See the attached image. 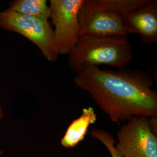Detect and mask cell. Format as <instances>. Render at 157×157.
Segmentation results:
<instances>
[{"mask_svg": "<svg viewBox=\"0 0 157 157\" xmlns=\"http://www.w3.org/2000/svg\"><path fill=\"white\" fill-rule=\"evenodd\" d=\"M74 82L117 124L132 117H157V91L152 89L151 78L144 72L88 67L76 73Z\"/></svg>", "mask_w": 157, "mask_h": 157, "instance_id": "1", "label": "cell"}, {"mask_svg": "<svg viewBox=\"0 0 157 157\" xmlns=\"http://www.w3.org/2000/svg\"><path fill=\"white\" fill-rule=\"evenodd\" d=\"M68 55V64L76 73L83 67L99 65L124 68L133 59L127 35L80 36Z\"/></svg>", "mask_w": 157, "mask_h": 157, "instance_id": "2", "label": "cell"}, {"mask_svg": "<svg viewBox=\"0 0 157 157\" xmlns=\"http://www.w3.org/2000/svg\"><path fill=\"white\" fill-rule=\"evenodd\" d=\"M147 1L84 0L78 13L80 36L127 35L126 16Z\"/></svg>", "mask_w": 157, "mask_h": 157, "instance_id": "3", "label": "cell"}, {"mask_svg": "<svg viewBox=\"0 0 157 157\" xmlns=\"http://www.w3.org/2000/svg\"><path fill=\"white\" fill-rule=\"evenodd\" d=\"M0 28L19 34L36 45L45 58L55 62L54 29L48 19L20 14L9 8L0 12Z\"/></svg>", "mask_w": 157, "mask_h": 157, "instance_id": "4", "label": "cell"}, {"mask_svg": "<svg viewBox=\"0 0 157 157\" xmlns=\"http://www.w3.org/2000/svg\"><path fill=\"white\" fill-rule=\"evenodd\" d=\"M84 0H51L50 18L56 55L69 54L80 37L78 13Z\"/></svg>", "mask_w": 157, "mask_h": 157, "instance_id": "5", "label": "cell"}, {"mask_svg": "<svg viewBox=\"0 0 157 157\" xmlns=\"http://www.w3.org/2000/svg\"><path fill=\"white\" fill-rule=\"evenodd\" d=\"M117 133L115 147L123 157H157V134L149 118L132 117Z\"/></svg>", "mask_w": 157, "mask_h": 157, "instance_id": "6", "label": "cell"}, {"mask_svg": "<svg viewBox=\"0 0 157 157\" xmlns=\"http://www.w3.org/2000/svg\"><path fill=\"white\" fill-rule=\"evenodd\" d=\"M125 27L127 35L139 34L144 43H156L157 1L147 0L144 4L130 12L126 16Z\"/></svg>", "mask_w": 157, "mask_h": 157, "instance_id": "7", "label": "cell"}, {"mask_svg": "<svg viewBox=\"0 0 157 157\" xmlns=\"http://www.w3.org/2000/svg\"><path fill=\"white\" fill-rule=\"evenodd\" d=\"M97 121V114L93 107L84 108L82 114L73 120L68 126L61 139V144L65 148H73L83 140L90 125Z\"/></svg>", "mask_w": 157, "mask_h": 157, "instance_id": "8", "label": "cell"}, {"mask_svg": "<svg viewBox=\"0 0 157 157\" xmlns=\"http://www.w3.org/2000/svg\"><path fill=\"white\" fill-rule=\"evenodd\" d=\"M20 14L49 19L50 8L46 0H15L8 8Z\"/></svg>", "mask_w": 157, "mask_h": 157, "instance_id": "9", "label": "cell"}, {"mask_svg": "<svg viewBox=\"0 0 157 157\" xmlns=\"http://www.w3.org/2000/svg\"><path fill=\"white\" fill-rule=\"evenodd\" d=\"M91 135L106 147L111 157H123L117 150L115 147L116 141L110 133L103 129H94L91 130Z\"/></svg>", "mask_w": 157, "mask_h": 157, "instance_id": "10", "label": "cell"}, {"mask_svg": "<svg viewBox=\"0 0 157 157\" xmlns=\"http://www.w3.org/2000/svg\"><path fill=\"white\" fill-rule=\"evenodd\" d=\"M4 113L3 108L0 106V122L4 118Z\"/></svg>", "mask_w": 157, "mask_h": 157, "instance_id": "11", "label": "cell"}]
</instances>
